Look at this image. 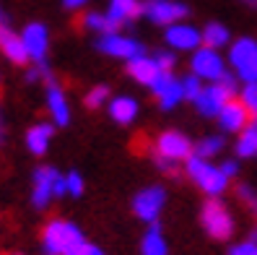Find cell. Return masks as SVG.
Masks as SVG:
<instances>
[{"instance_id":"2","label":"cell","mask_w":257,"mask_h":255,"mask_svg":"<svg viewBox=\"0 0 257 255\" xmlns=\"http://www.w3.org/2000/svg\"><path fill=\"white\" fill-rule=\"evenodd\" d=\"M185 169L190 175V180L198 185L203 193H208L210 198H218L221 193L229 185V177L221 172V167L210 164V159H203L198 154H192L190 159H185Z\"/></svg>"},{"instance_id":"33","label":"cell","mask_w":257,"mask_h":255,"mask_svg":"<svg viewBox=\"0 0 257 255\" xmlns=\"http://www.w3.org/2000/svg\"><path fill=\"white\" fill-rule=\"evenodd\" d=\"M154 57H156L161 70H174V65H177V52L174 50H159V52H154Z\"/></svg>"},{"instance_id":"4","label":"cell","mask_w":257,"mask_h":255,"mask_svg":"<svg viewBox=\"0 0 257 255\" xmlns=\"http://www.w3.org/2000/svg\"><path fill=\"white\" fill-rule=\"evenodd\" d=\"M65 196V175H60L55 167H39L34 172V185H32V206L44 211L55 198Z\"/></svg>"},{"instance_id":"10","label":"cell","mask_w":257,"mask_h":255,"mask_svg":"<svg viewBox=\"0 0 257 255\" xmlns=\"http://www.w3.org/2000/svg\"><path fill=\"white\" fill-rule=\"evenodd\" d=\"M21 39H24V50L32 63H37V65L47 63V52H50V29L47 26L39 21L26 24L21 32Z\"/></svg>"},{"instance_id":"18","label":"cell","mask_w":257,"mask_h":255,"mask_svg":"<svg viewBox=\"0 0 257 255\" xmlns=\"http://www.w3.org/2000/svg\"><path fill=\"white\" fill-rule=\"evenodd\" d=\"M55 136V123H37L26 130V148L34 156H44Z\"/></svg>"},{"instance_id":"15","label":"cell","mask_w":257,"mask_h":255,"mask_svg":"<svg viewBox=\"0 0 257 255\" xmlns=\"http://www.w3.org/2000/svg\"><path fill=\"white\" fill-rule=\"evenodd\" d=\"M44 102H47V110H50V117L55 125H68L70 123V104H68V94L65 89L50 81L47 86V94H44Z\"/></svg>"},{"instance_id":"13","label":"cell","mask_w":257,"mask_h":255,"mask_svg":"<svg viewBox=\"0 0 257 255\" xmlns=\"http://www.w3.org/2000/svg\"><path fill=\"white\" fill-rule=\"evenodd\" d=\"M234 94L229 92L226 86H221L218 81H213V83H208V86H203L200 89V94L195 97L192 102H195V107H198V112L203 115V117H216L218 112H221V107L226 102H229Z\"/></svg>"},{"instance_id":"27","label":"cell","mask_w":257,"mask_h":255,"mask_svg":"<svg viewBox=\"0 0 257 255\" xmlns=\"http://www.w3.org/2000/svg\"><path fill=\"white\" fill-rule=\"evenodd\" d=\"M234 73H236L239 81H244V83H257V50H254L241 65H236Z\"/></svg>"},{"instance_id":"23","label":"cell","mask_w":257,"mask_h":255,"mask_svg":"<svg viewBox=\"0 0 257 255\" xmlns=\"http://www.w3.org/2000/svg\"><path fill=\"white\" fill-rule=\"evenodd\" d=\"M229 39H231V34H229V29H226L223 24L210 21V24L203 29V44H208V47L221 50V47H226V44H229Z\"/></svg>"},{"instance_id":"32","label":"cell","mask_w":257,"mask_h":255,"mask_svg":"<svg viewBox=\"0 0 257 255\" xmlns=\"http://www.w3.org/2000/svg\"><path fill=\"white\" fill-rule=\"evenodd\" d=\"M236 196L241 198V203H244L249 211L257 216V193L249 188V185H239V190H236Z\"/></svg>"},{"instance_id":"6","label":"cell","mask_w":257,"mask_h":255,"mask_svg":"<svg viewBox=\"0 0 257 255\" xmlns=\"http://www.w3.org/2000/svg\"><path fill=\"white\" fill-rule=\"evenodd\" d=\"M200 221H203V229L213 239H229L234 234V216L229 214V208H226L218 198H210L203 206Z\"/></svg>"},{"instance_id":"24","label":"cell","mask_w":257,"mask_h":255,"mask_svg":"<svg viewBox=\"0 0 257 255\" xmlns=\"http://www.w3.org/2000/svg\"><path fill=\"white\" fill-rule=\"evenodd\" d=\"M254 50H257V39H252V37H241V39H236L231 47H229V63H231V68L241 65Z\"/></svg>"},{"instance_id":"36","label":"cell","mask_w":257,"mask_h":255,"mask_svg":"<svg viewBox=\"0 0 257 255\" xmlns=\"http://www.w3.org/2000/svg\"><path fill=\"white\" fill-rule=\"evenodd\" d=\"M70 255H104L96 245H88V242H83L78 250H75V252H70Z\"/></svg>"},{"instance_id":"38","label":"cell","mask_w":257,"mask_h":255,"mask_svg":"<svg viewBox=\"0 0 257 255\" xmlns=\"http://www.w3.org/2000/svg\"><path fill=\"white\" fill-rule=\"evenodd\" d=\"M86 3L88 0H63V6L68 11H81V8H86Z\"/></svg>"},{"instance_id":"40","label":"cell","mask_w":257,"mask_h":255,"mask_svg":"<svg viewBox=\"0 0 257 255\" xmlns=\"http://www.w3.org/2000/svg\"><path fill=\"white\" fill-rule=\"evenodd\" d=\"M244 6H249V8H257V0H241Z\"/></svg>"},{"instance_id":"19","label":"cell","mask_w":257,"mask_h":255,"mask_svg":"<svg viewBox=\"0 0 257 255\" xmlns=\"http://www.w3.org/2000/svg\"><path fill=\"white\" fill-rule=\"evenodd\" d=\"M107 16H109V21L117 24V26L133 24L135 19L141 16V0H109Z\"/></svg>"},{"instance_id":"1","label":"cell","mask_w":257,"mask_h":255,"mask_svg":"<svg viewBox=\"0 0 257 255\" xmlns=\"http://www.w3.org/2000/svg\"><path fill=\"white\" fill-rule=\"evenodd\" d=\"M86 242L83 232L73 221L52 219L42 232V250L44 255H70Z\"/></svg>"},{"instance_id":"25","label":"cell","mask_w":257,"mask_h":255,"mask_svg":"<svg viewBox=\"0 0 257 255\" xmlns=\"http://www.w3.org/2000/svg\"><path fill=\"white\" fill-rule=\"evenodd\" d=\"M257 154V128L247 125L244 130H239V141H236V156L249 159Z\"/></svg>"},{"instance_id":"28","label":"cell","mask_w":257,"mask_h":255,"mask_svg":"<svg viewBox=\"0 0 257 255\" xmlns=\"http://www.w3.org/2000/svg\"><path fill=\"white\" fill-rule=\"evenodd\" d=\"M109 102V89L107 86H94V89H88L86 97H83V104L88 110H96L101 107V104H107Z\"/></svg>"},{"instance_id":"5","label":"cell","mask_w":257,"mask_h":255,"mask_svg":"<svg viewBox=\"0 0 257 255\" xmlns=\"http://www.w3.org/2000/svg\"><path fill=\"white\" fill-rule=\"evenodd\" d=\"M190 73H195L200 81H218L226 73V60L221 57V52L216 47H208V44H200L198 50H192L190 57Z\"/></svg>"},{"instance_id":"7","label":"cell","mask_w":257,"mask_h":255,"mask_svg":"<svg viewBox=\"0 0 257 255\" xmlns=\"http://www.w3.org/2000/svg\"><path fill=\"white\" fill-rule=\"evenodd\" d=\"M141 13L156 26H169V24H177L182 21L190 8L185 3H179V0H146L141 3Z\"/></svg>"},{"instance_id":"39","label":"cell","mask_w":257,"mask_h":255,"mask_svg":"<svg viewBox=\"0 0 257 255\" xmlns=\"http://www.w3.org/2000/svg\"><path fill=\"white\" fill-rule=\"evenodd\" d=\"M6 143V117H3V110H0V146Z\"/></svg>"},{"instance_id":"11","label":"cell","mask_w":257,"mask_h":255,"mask_svg":"<svg viewBox=\"0 0 257 255\" xmlns=\"http://www.w3.org/2000/svg\"><path fill=\"white\" fill-rule=\"evenodd\" d=\"M164 39H166V44H169V50H174V52H192L203 44V32L195 29L192 24L177 21V24L166 26Z\"/></svg>"},{"instance_id":"9","label":"cell","mask_w":257,"mask_h":255,"mask_svg":"<svg viewBox=\"0 0 257 255\" xmlns=\"http://www.w3.org/2000/svg\"><path fill=\"white\" fill-rule=\"evenodd\" d=\"M99 52L109 55V57H119V60H133L143 55V42H138L135 37H127V34H119V32H109V34H99V42H96Z\"/></svg>"},{"instance_id":"14","label":"cell","mask_w":257,"mask_h":255,"mask_svg":"<svg viewBox=\"0 0 257 255\" xmlns=\"http://www.w3.org/2000/svg\"><path fill=\"white\" fill-rule=\"evenodd\" d=\"M216 117H218V125H221L223 133H239V130H244V128L249 125V112H247V107H244L239 99H234V97L223 104L221 112H218Z\"/></svg>"},{"instance_id":"20","label":"cell","mask_w":257,"mask_h":255,"mask_svg":"<svg viewBox=\"0 0 257 255\" xmlns=\"http://www.w3.org/2000/svg\"><path fill=\"white\" fill-rule=\"evenodd\" d=\"M107 112L117 125H130L138 117V102L133 97H112L107 104Z\"/></svg>"},{"instance_id":"21","label":"cell","mask_w":257,"mask_h":255,"mask_svg":"<svg viewBox=\"0 0 257 255\" xmlns=\"http://www.w3.org/2000/svg\"><path fill=\"white\" fill-rule=\"evenodd\" d=\"M141 255H169V245L156 224H151L148 232L141 239Z\"/></svg>"},{"instance_id":"35","label":"cell","mask_w":257,"mask_h":255,"mask_svg":"<svg viewBox=\"0 0 257 255\" xmlns=\"http://www.w3.org/2000/svg\"><path fill=\"white\" fill-rule=\"evenodd\" d=\"M218 83H221V86H226L231 94H236V73H234V76H231V73H223V76L218 78Z\"/></svg>"},{"instance_id":"29","label":"cell","mask_w":257,"mask_h":255,"mask_svg":"<svg viewBox=\"0 0 257 255\" xmlns=\"http://www.w3.org/2000/svg\"><path fill=\"white\" fill-rule=\"evenodd\" d=\"M83 190H86L83 177H81L78 172H68V175H65V196L78 198V196H83Z\"/></svg>"},{"instance_id":"3","label":"cell","mask_w":257,"mask_h":255,"mask_svg":"<svg viewBox=\"0 0 257 255\" xmlns=\"http://www.w3.org/2000/svg\"><path fill=\"white\" fill-rule=\"evenodd\" d=\"M156 148V164L164 169V172H174V164L177 161H185L192 156V143L185 133L179 130H164L161 136L156 138L154 143Z\"/></svg>"},{"instance_id":"30","label":"cell","mask_w":257,"mask_h":255,"mask_svg":"<svg viewBox=\"0 0 257 255\" xmlns=\"http://www.w3.org/2000/svg\"><path fill=\"white\" fill-rule=\"evenodd\" d=\"M239 102L247 107V112H249V115H257V83H244Z\"/></svg>"},{"instance_id":"42","label":"cell","mask_w":257,"mask_h":255,"mask_svg":"<svg viewBox=\"0 0 257 255\" xmlns=\"http://www.w3.org/2000/svg\"><path fill=\"white\" fill-rule=\"evenodd\" d=\"M0 19H3V13H0Z\"/></svg>"},{"instance_id":"26","label":"cell","mask_w":257,"mask_h":255,"mask_svg":"<svg viewBox=\"0 0 257 255\" xmlns=\"http://www.w3.org/2000/svg\"><path fill=\"white\" fill-rule=\"evenodd\" d=\"M221 151H223V136H205L198 146L192 148V154H198L203 159H213Z\"/></svg>"},{"instance_id":"16","label":"cell","mask_w":257,"mask_h":255,"mask_svg":"<svg viewBox=\"0 0 257 255\" xmlns=\"http://www.w3.org/2000/svg\"><path fill=\"white\" fill-rule=\"evenodd\" d=\"M0 52H3L13 65H26L29 63V55L24 50V39L21 34H16L8 24L0 21Z\"/></svg>"},{"instance_id":"44","label":"cell","mask_w":257,"mask_h":255,"mask_svg":"<svg viewBox=\"0 0 257 255\" xmlns=\"http://www.w3.org/2000/svg\"><path fill=\"white\" fill-rule=\"evenodd\" d=\"M254 255H257V252H254Z\"/></svg>"},{"instance_id":"34","label":"cell","mask_w":257,"mask_h":255,"mask_svg":"<svg viewBox=\"0 0 257 255\" xmlns=\"http://www.w3.org/2000/svg\"><path fill=\"white\" fill-rule=\"evenodd\" d=\"M257 252V242H252V239H247V242H239L229 250V255H254Z\"/></svg>"},{"instance_id":"12","label":"cell","mask_w":257,"mask_h":255,"mask_svg":"<svg viewBox=\"0 0 257 255\" xmlns=\"http://www.w3.org/2000/svg\"><path fill=\"white\" fill-rule=\"evenodd\" d=\"M151 92L159 99L161 110H174L179 102L185 99V92H182V78H177L172 70H164L161 76L151 83Z\"/></svg>"},{"instance_id":"22","label":"cell","mask_w":257,"mask_h":255,"mask_svg":"<svg viewBox=\"0 0 257 255\" xmlns=\"http://www.w3.org/2000/svg\"><path fill=\"white\" fill-rule=\"evenodd\" d=\"M81 21H83V26L88 29V32H94V34H109V32H117L119 29L117 24L109 21L107 13H99V11H88Z\"/></svg>"},{"instance_id":"8","label":"cell","mask_w":257,"mask_h":255,"mask_svg":"<svg viewBox=\"0 0 257 255\" xmlns=\"http://www.w3.org/2000/svg\"><path fill=\"white\" fill-rule=\"evenodd\" d=\"M164 206H166V190L161 185H148L133 198L135 216H138L141 221H146V224H156V219L164 211Z\"/></svg>"},{"instance_id":"17","label":"cell","mask_w":257,"mask_h":255,"mask_svg":"<svg viewBox=\"0 0 257 255\" xmlns=\"http://www.w3.org/2000/svg\"><path fill=\"white\" fill-rule=\"evenodd\" d=\"M127 73H130L133 81H138V83H143V86H151L164 70L159 68V63H156L154 55H146V52H143V55H138V57L127 60Z\"/></svg>"},{"instance_id":"37","label":"cell","mask_w":257,"mask_h":255,"mask_svg":"<svg viewBox=\"0 0 257 255\" xmlns=\"http://www.w3.org/2000/svg\"><path fill=\"white\" fill-rule=\"evenodd\" d=\"M221 172H223L226 177H229V180H231V177H234V175L239 172V164H236L234 159H229V161H223V164H221Z\"/></svg>"},{"instance_id":"31","label":"cell","mask_w":257,"mask_h":255,"mask_svg":"<svg viewBox=\"0 0 257 255\" xmlns=\"http://www.w3.org/2000/svg\"><path fill=\"white\" fill-rule=\"evenodd\" d=\"M200 89H203V81L195 76V73H187V76L182 78V92H185V99H195L200 94Z\"/></svg>"},{"instance_id":"41","label":"cell","mask_w":257,"mask_h":255,"mask_svg":"<svg viewBox=\"0 0 257 255\" xmlns=\"http://www.w3.org/2000/svg\"><path fill=\"white\" fill-rule=\"evenodd\" d=\"M252 125H254V128H257V115H254V123H252Z\"/></svg>"},{"instance_id":"43","label":"cell","mask_w":257,"mask_h":255,"mask_svg":"<svg viewBox=\"0 0 257 255\" xmlns=\"http://www.w3.org/2000/svg\"><path fill=\"white\" fill-rule=\"evenodd\" d=\"M13 255H19V252H13Z\"/></svg>"}]
</instances>
